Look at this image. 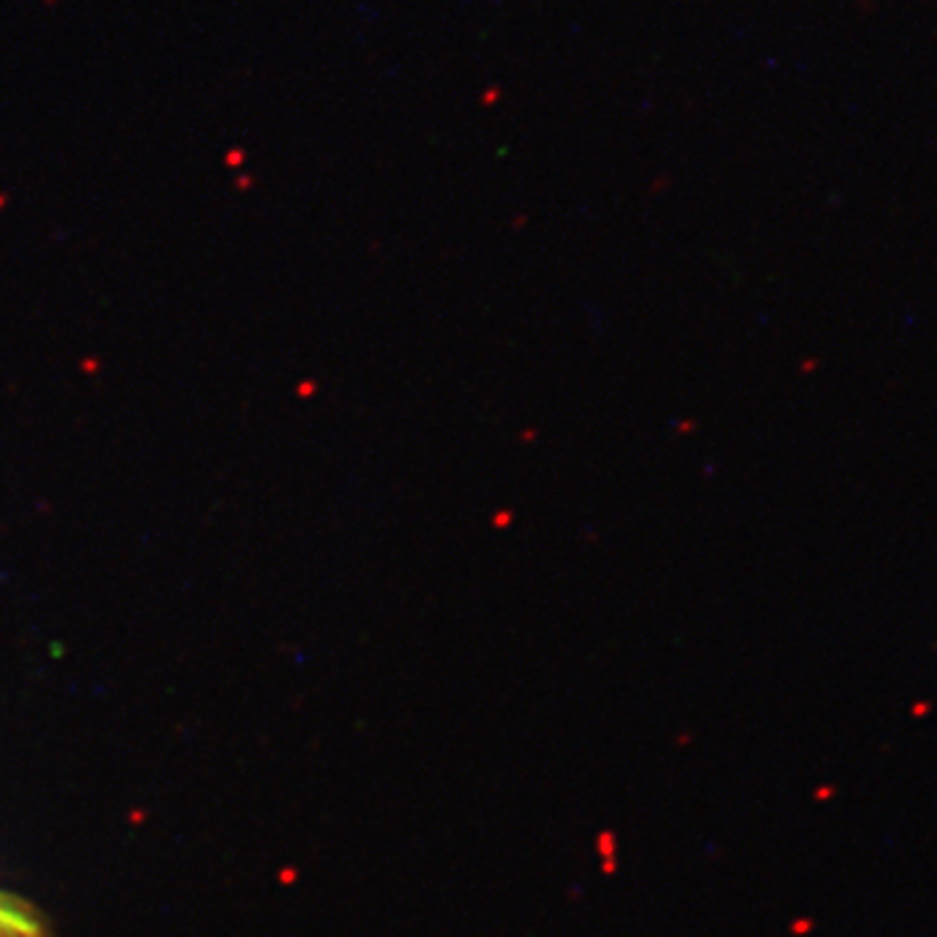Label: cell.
<instances>
[{
	"label": "cell",
	"mask_w": 937,
	"mask_h": 937,
	"mask_svg": "<svg viewBox=\"0 0 937 937\" xmlns=\"http://www.w3.org/2000/svg\"><path fill=\"white\" fill-rule=\"evenodd\" d=\"M0 937H52L29 901L0 890Z\"/></svg>",
	"instance_id": "1"
}]
</instances>
